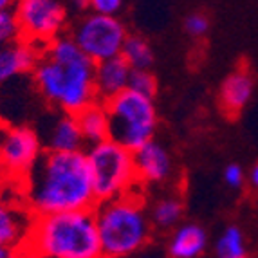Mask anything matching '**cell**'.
I'll return each instance as SVG.
<instances>
[{
    "label": "cell",
    "mask_w": 258,
    "mask_h": 258,
    "mask_svg": "<svg viewBox=\"0 0 258 258\" xmlns=\"http://www.w3.org/2000/svg\"><path fill=\"white\" fill-rule=\"evenodd\" d=\"M24 182L27 210L33 217L92 211L98 206L85 152L45 150Z\"/></svg>",
    "instance_id": "1"
},
{
    "label": "cell",
    "mask_w": 258,
    "mask_h": 258,
    "mask_svg": "<svg viewBox=\"0 0 258 258\" xmlns=\"http://www.w3.org/2000/svg\"><path fill=\"white\" fill-rule=\"evenodd\" d=\"M20 251L33 258H103L94 210L35 217Z\"/></svg>",
    "instance_id": "2"
},
{
    "label": "cell",
    "mask_w": 258,
    "mask_h": 258,
    "mask_svg": "<svg viewBox=\"0 0 258 258\" xmlns=\"http://www.w3.org/2000/svg\"><path fill=\"white\" fill-rule=\"evenodd\" d=\"M103 258H134L150 244L154 226L136 191L94 208Z\"/></svg>",
    "instance_id": "3"
},
{
    "label": "cell",
    "mask_w": 258,
    "mask_h": 258,
    "mask_svg": "<svg viewBox=\"0 0 258 258\" xmlns=\"http://www.w3.org/2000/svg\"><path fill=\"white\" fill-rule=\"evenodd\" d=\"M43 56L61 65L65 71V87L60 99V112L78 116L98 101L94 87V63L82 52L67 33L43 47Z\"/></svg>",
    "instance_id": "4"
},
{
    "label": "cell",
    "mask_w": 258,
    "mask_h": 258,
    "mask_svg": "<svg viewBox=\"0 0 258 258\" xmlns=\"http://www.w3.org/2000/svg\"><path fill=\"white\" fill-rule=\"evenodd\" d=\"M85 154L98 204L136 191L139 182L134 164V152L121 147L119 143L107 139L99 145L89 147Z\"/></svg>",
    "instance_id": "5"
},
{
    "label": "cell",
    "mask_w": 258,
    "mask_h": 258,
    "mask_svg": "<svg viewBox=\"0 0 258 258\" xmlns=\"http://www.w3.org/2000/svg\"><path fill=\"white\" fill-rule=\"evenodd\" d=\"M110 119V139L130 152H138L154 141L159 116L154 99L128 91L121 92L107 103Z\"/></svg>",
    "instance_id": "6"
},
{
    "label": "cell",
    "mask_w": 258,
    "mask_h": 258,
    "mask_svg": "<svg viewBox=\"0 0 258 258\" xmlns=\"http://www.w3.org/2000/svg\"><path fill=\"white\" fill-rule=\"evenodd\" d=\"M67 35L96 65L121 56L125 40L128 38L130 33L121 18L103 17V15L87 11L74 24H71Z\"/></svg>",
    "instance_id": "7"
},
{
    "label": "cell",
    "mask_w": 258,
    "mask_h": 258,
    "mask_svg": "<svg viewBox=\"0 0 258 258\" xmlns=\"http://www.w3.org/2000/svg\"><path fill=\"white\" fill-rule=\"evenodd\" d=\"M22 40L45 47L69 29V6L58 0H22L15 4Z\"/></svg>",
    "instance_id": "8"
},
{
    "label": "cell",
    "mask_w": 258,
    "mask_h": 258,
    "mask_svg": "<svg viewBox=\"0 0 258 258\" xmlns=\"http://www.w3.org/2000/svg\"><path fill=\"white\" fill-rule=\"evenodd\" d=\"M43 155V143L33 126L17 125L0 132V168L26 181Z\"/></svg>",
    "instance_id": "9"
},
{
    "label": "cell",
    "mask_w": 258,
    "mask_h": 258,
    "mask_svg": "<svg viewBox=\"0 0 258 258\" xmlns=\"http://www.w3.org/2000/svg\"><path fill=\"white\" fill-rule=\"evenodd\" d=\"M134 164L141 184H163L173 173L172 155L155 139L134 152Z\"/></svg>",
    "instance_id": "10"
},
{
    "label": "cell",
    "mask_w": 258,
    "mask_h": 258,
    "mask_svg": "<svg viewBox=\"0 0 258 258\" xmlns=\"http://www.w3.org/2000/svg\"><path fill=\"white\" fill-rule=\"evenodd\" d=\"M254 92V78L247 67H237L224 78L219 89V105L226 116H238Z\"/></svg>",
    "instance_id": "11"
},
{
    "label": "cell",
    "mask_w": 258,
    "mask_h": 258,
    "mask_svg": "<svg viewBox=\"0 0 258 258\" xmlns=\"http://www.w3.org/2000/svg\"><path fill=\"white\" fill-rule=\"evenodd\" d=\"M43 56V47L27 40H18L8 47L0 49V83L24 74H33Z\"/></svg>",
    "instance_id": "12"
},
{
    "label": "cell",
    "mask_w": 258,
    "mask_h": 258,
    "mask_svg": "<svg viewBox=\"0 0 258 258\" xmlns=\"http://www.w3.org/2000/svg\"><path fill=\"white\" fill-rule=\"evenodd\" d=\"M132 69L121 56L105 60L94 65V87L98 101L107 103L128 89V80Z\"/></svg>",
    "instance_id": "13"
},
{
    "label": "cell",
    "mask_w": 258,
    "mask_h": 258,
    "mask_svg": "<svg viewBox=\"0 0 258 258\" xmlns=\"http://www.w3.org/2000/svg\"><path fill=\"white\" fill-rule=\"evenodd\" d=\"M210 244L206 228L197 222H181L170 233L166 242L168 258H199Z\"/></svg>",
    "instance_id": "14"
},
{
    "label": "cell",
    "mask_w": 258,
    "mask_h": 258,
    "mask_svg": "<svg viewBox=\"0 0 258 258\" xmlns=\"http://www.w3.org/2000/svg\"><path fill=\"white\" fill-rule=\"evenodd\" d=\"M47 152H58V154H73V152H85V141H83L82 130L78 125L76 116L60 112L49 125L45 138Z\"/></svg>",
    "instance_id": "15"
},
{
    "label": "cell",
    "mask_w": 258,
    "mask_h": 258,
    "mask_svg": "<svg viewBox=\"0 0 258 258\" xmlns=\"http://www.w3.org/2000/svg\"><path fill=\"white\" fill-rule=\"evenodd\" d=\"M35 217L29 211H22L13 204L0 199V247H13L20 251L29 235Z\"/></svg>",
    "instance_id": "16"
},
{
    "label": "cell",
    "mask_w": 258,
    "mask_h": 258,
    "mask_svg": "<svg viewBox=\"0 0 258 258\" xmlns=\"http://www.w3.org/2000/svg\"><path fill=\"white\" fill-rule=\"evenodd\" d=\"M76 119L87 148L110 139V119H108V112L105 103L96 101L91 107H87L85 110L80 112Z\"/></svg>",
    "instance_id": "17"
},
{
    "label": "cell",
    "mask_w": 258,
    "mask_h": 258,
    "mask_svg": "<svg viewBox=\"0 0 258 258\" xmlns=\"http://www.w3.org/2000/svg\"><path fill=\"white\" fill-rule=\"evenodd\" d=\"M150 222L155 229L161 231H170L175 229L182 220L184 215V206H182L181 199L168 195V197L159 199L150 210Z\"/></svg>",
    "instance_id": "18"
},
{
    "label": "cell",
    "mask_w": 258,
    "mask_h": 258,
    "mask_svg": "<svg viewBox=\"0 0 258 258\" xmlns=\"http://www.w3.org/2000/svg\"><path fill=\"white\" fill-rule=\"evenodd\" d=\"M121 58L128 63L132 71H150L155 60V52L145 36L128 35L121 51Z\"/></svg>",
    "instance_id": "19"
},
{
    "label": "cell",
    "mask_w": 258,
    "mask_h": 258,
    "mask_svg": "<svg viewBox=\"0 0 258 258\" xmlns=\"http://www.w3.org/2000/svg\"><path fill=\"white\" fill-rule=\"evenodd\" d=\"M215 254L219 258H240L247 256V245H245V237L238 226L231 224L220 233V237L217 238L215 245Z\"/></svg>",
    "instance_id": "20"
},
{
    "label": "cell",
    "mask_w": 258,
    "mask_h": 258,
    "mask_svg": "<svg viewBox=\"0 0 258 258\" xmlns=\"http://www.w3.org/2000/svg\"><path fill=\"white\" fill-rule=\"evenodd\" d=\"M18 40H22V33L13 4L9 8L0 9V49L17 43Z\"/></svg>",
    "instance_id": "21"
},
{
    "label": "cell",
    "mask_w": 258,
    "mask_h": 258,
    "mask_svg": "<svg viewBox=\"0 0 258 258\" xmlns=\"http://www.w3.org/2000/svg\"><path fill=\"white\" fill-rule=\"evenodd\" d=\"M128 91L154 99L159 91V83L152 71H132L128 80Z\"/></svg>",
    "instance_id": "22"
},
{
    "label": "cell",
    "mask_w": 258,
    "mask_h": 258,
    "mask_svg": "<svg viewBox=\"0 0 258 258\" xmlns=\"http://www.w3.org/2000/svg\"><path fill=\"white\" fill-rule=\"evenodd\" d=\"M123 9H125L123 0H89V11L103 15V17L121 18Z\"/></svg>",
    "instance_id": "23"
},
{
    "label": "cell",
    "mask_w": 258,
    "mask_h": 258,
    "mask_svg": "<svg viewBox=\"0 0 258 258\" xmlns=\"http://www.w3.org/2000/svg\"><path fill=\"white\" fill-rule=\"evenodd\" d=\"M210 29V20L204 13H189L184 18V31L194 38H203Z\"/></svg>",
    "instance_id": "24"
},
{
    "label": "cell",
    "mask_w": 258,
    "mask_h": 258,
    "mask_svg": "<svg viewBox=\"0 0 258 258\" xmlns=\"http://www.w3.org/2000/svg\"><path fill=\"white\" fill-rule=\"evenodd\" d=\"M245 181V172L244 168L237 163H229L228 166L224 168V182L233 189H238L244 186Z\"/></svg>",
    "instance_id": "25"
},
{
    "label": "cell",
    "mask_w": 258,
    "mask_h": 258,
    "mask_svg": "<svg viewBox=\"0 0 258 258\" xmlns=\"http://www.w3.org/2000/svg\"><path fill=\"white\" fill-rule=\"evenodd\" d=\"M249 182H251V186H253L254 189H258V163L254 164L253 168H251V172H249Z\"/></svg>",
    "instance_id": "26"
},
{
    "label": "cell",
    "mask_w": 258,
    "mask_h": 258,
    "mask_svg": "<svg viewBox=\"0 0 258 258\" xmlns=\"http://www.w3.org/2000/svg\"><path fill=\"white\" fill-rule=\"evenodd\" d=\"M18 251L13 247H0V258H17Z\"/></svg>",
    "instance_id": "27"
},
{
    "label": "cell",
    "mask_w": 258,
    "mask_h": 258,
    "mask_svg": "<svg viewBox=\"0 0 258 258\" xmlns=\"http://www.w3.org/2000/svg\"><path fill=\"white\" fill-rule=\"evenodd\" d=\"M9 6H13V2H11V0H0V9L9 8Z\"/></svg>",
    "instance_id": "28"
},
{
    "label": "cell",
    "mask_w": 258,
    "mask_h": 258,
    "mask_svg": "<svg viewBox=\"0 0 258 258\" xmlns=\"http://www.w3.org/2000/svg\"><path fill=\"white\" fill-rule=\"evenodd\" d=\"M17 258H33V256H29V254H27V253H22V251H18Z\"/></svg>",
    "instance_id": "29"
},
{
    "label": "cell",
    "mask_w": 258,
    "mask_h": 258,
    "mask_svg": "<svg viewBox=\"0 0 258 258\" xmlns=\"http://www.w3.org/2000/svg\"><path fill=\"white\" fill-rule=\"evenodd\" d=\"M138 258H161V256H155V254H141Z\"/></svg>",
    "instance_id": "30"
},
{
    "label": "cell",
    "mask_w": 258,
    "mask_h": 258,
    "mask_svg": "<svg viewBox=\"0 0 258 258\" xmlns=\"http://www.w3.org/2000/svg\"><path fill=\"white\" fill-rule=\"evenodd\" d=\"M240 258H249V256H240Z\"/></svg>",
    "instance_id": "31"
}]
</instances>
